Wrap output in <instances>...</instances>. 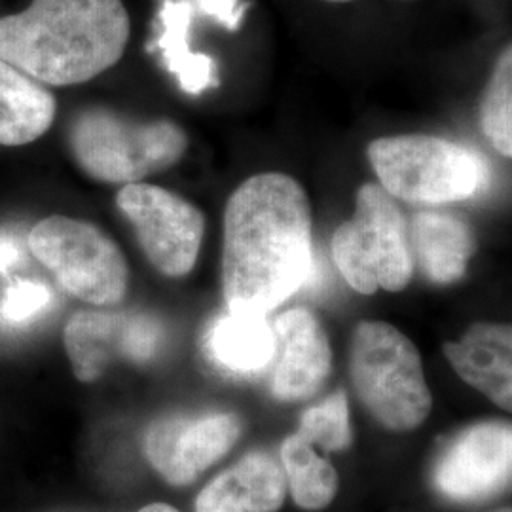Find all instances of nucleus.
I'll return each instance as SVG.
<instances>
[{
	"label": "nucleus",
	"mask_w": 512,
	"mask_h": 512,
	"mask_svg": "<svg viewBox=\"0 0 512 512\" xmlns=\"http://www.w3.org/2000/svg\"><path fill=\"white\" fill-rule=\"evenodd\" d=\"M139 512H179L177 509H173V507H169V505H164V503H154V505H148L145 509H141Z\"/></svg>",
	"instance_id": "nucleus-25"
},
{
	"label": "nucleus",
	"mask_w": 512,
	"mask_h": 512,
	"mask_svg": "<svg viewBox=\"0 0 512 512\" xmlns=\"http://www.w3.org/2000/svg\"><path fill=\"white\" fill-rule=\"evenodd\" d=\"M63 338L74 376L92 384L114 359L150 361L162 344V325L147 313L78 311Z\"/></svg>",
	"instance_id": "nucleus-10"
},
{
	"label": "nucleus",
	"mask_w": 512,
	"mask_h": 512,
	"mask_svg": "<svg viewBox=\"0 0 512 512\" xmlns=\"http://www.w3.org/2000/svg\"><path fill=\"white\" fill-rule=\"evenodd\" d=\"M29 249L74 298L93 306H116L128 293L126 256L90 222L61 215L40 220L29 234Z\"/></svg>",
	"instance_id": "nucleus-7"
},
{
	"label": "nucleus",
	"mask_w": 512,
	"mask_h": 512,
	"mask_svg": "<svg viewBox=\"0 0 512 512\" xmlns=\"http://www.w3.org/2000/svg\"><path fill=\"white\" fill-rule=\"evenodd\" d=\"M287 497L283 467L266 452H251L198 495L196 512H277Z\"/></svg>",
	"instance_id": "nucleus-15"
},
{
	"label": "nucleus",
	"mask_w": 512,
	"mask_h": 512,
	"mask_svg": "<svg viewBox=\"0 0 512 512\" xmlns=\"http://www.w3.org/2000/svg\"><path fill=\"white\" fill-rule=\"evenodd\" d=\"M116 205L158 272L167 277L192 272L205 232V217L196 205L171 190L147 183L124 184Z\"/></svg>",
	"instance_id": "nucleus-8"
},
{
	"label": "nucleus",
	"mask_w": 512,
	"mask_h": 512,
	"mask_svg": "<svg viewBox=\"0 0 512 512\" xmlns=\"http://www.w3.org/2000/svg\"><path fill=\"white\" fill-rule=\"evenodd\" d=\"M327 2H334V4H344V2H353V0H327Z\"/></svg>",
	"instance_id": "nucleus-26"
},
{
	"label": "nucleus",
	"mask_w": 512,
	"mask_h": 512,
	"mask_svg": "<svg viewBox=\"0 0 512 512\" xmlns=\"http://www.w3.org/2000/svg\"><path fill=\"white\" fill-rule=\"evenodd\" d=\"M54 291L35 279H18L0 296V330H25L54 306Z\"/></svg>",
	"instance_id": "nucleus-22"
},
{
	"label": "nucleus",
	"mask_w": 512,
	"mask_h": 512,
	"mask_svg": "<svg viewBox=\"0 0 512 512\" xmlns=\"http://www.w3.org/2000/svg\"><path fill=\"white\" fill-rule=\"evenodd\" d=\"M494 512H511V507H505V509H497Z\"/></svg>",
	"instance_id": "nucleus-27"
},
{
	"label": "nucleus",
	"mask_w": 512,
	"mask_h": 512,
	"mask_svg": "<svg viewBox=\"0 0 512 512\" xmlns=\"http://www.w3.org/2000/svg\"><path fill=\"white\" fill-rule=\"evenodd\" d=\"M205 351L232 374H258L274 361V327L266 315L228 310L207 330Z\"/></svg>",
	"instance_id": "nucleus-16"
},
{
	"label": "nucleus",
	"mask_w": 512,
	"mask_h": 512,
	"mask_svg": "<svg viewBox=\"0 0 512 512\" xmlns=\"http://www.w3.org/2000/svg\"><path fill=\"white\" fill-rule=\"evenodd\" d=\"M129 33L122 0H33L0 18V59L42 84H84L122 59Z\"/></svg>",
	"instance_id": "nucleus-2"
},
{
	"label": "nucleus",
	"mask_w": 512,
	"mask_h": 512,
	"mask_svg": "<svg viewBox=\"0 0 512 512\" xmlns=\"http://www.w3.org/2000/svg\"><path fill=\"white\" fill-rule=\"evenodd\" d=\"M23 262V245L16 232L0 228V275H8Z\"/></svg>",
	"instance_id": "nucleus-24"
},
{
	"label": "nucleus",
	"mask_w": 512,
	"mask_h": 512,
	"mask_svg": "<svg viewBox=\"0 0 512 512\" xmlns=\"http://www.w3.org/2000/svg\"><path fill=\"white\" fill-rule=\"evenodd\" d=\"M222 291L228 310L268 315L311 274V205L285 173L239 184L224 209Z\"/></svg>",
	"instance_id": "nucleus-1"
},
{
	"label": "nucleus",
	"mask_w": 512,
	"mask_h": 512,
	"mask_svg": "<svg viewBox=\"0 0 512 512\" xmlns=\"http://www.w3.org/2000/svg\"><path fill=\"white\" fill-rule=\"evenodd\" d=\"M296 433L313 446H321L327 452L348 450L353 440L348 395L344 391H336L323 403L308 408L302 414Z\"/></svg>",
	"instance_id": "nucleus-21"
},
{
	"label": "nucleus",
	"mask_w": 512,
	"mask_h": 512,
	"mask_svg": "<svg viewBox=\"0 0 512 512\" xmlns=\"http://www.w3.org/2000/svg\"><path fill=\"white\" fill-rule=\"evenodd\" d=\"M162 35L158 38V48L164 55L165 67L169 73L179 78L183 92L190 95L215 88V63L209 55L196 54L190 48L188 31L192 21V4L186 0H164L160 10Z\"/></svg>",
	"instance_id": "nucleus-18"
},
{
	"label": "nucleus",
	"mask_w": 512,
	"mask_h": 512,
	"mask_svg": "<svg viewBox=\"0 0 512 512\" xmlns=\"http://www.w3.org/2000/svg\"><path fill=\"white\" fill-rule=\"evenodd\" d=\"M366 156L393 200L418 207L465 202L488 184V165L478 152L437 135L380 137Z\"/></svg>",
	"instance_id": "nucleus-3"
},
{
	"label": "nucleus",
	"mask_w": 512,
	"mask_h": 512,
	"mask_svg": "<svg viewBox=\"0 0 512 512\" xmlns=\"http://www.w3.org/2000/svg\"><path fill=\"white\" fill-rule=\"evenodd\" d=\"M241 435L230 412L173 414L154 421L145 437L150 465L173 486H186L224 458Z\"/></svg>",
	"instance_id": "nucleus-11"
},
{
	"label": "nucleus",
	"mask_w": 512,
	"mask_h": 512,
	"mask_svg": "<svg viewBox=\"0 0 512 512\" xmlns=\"http://www.w3.org/2000/svg\"><path fill=\"white\" fill-rule=\"evenodd\" d=\"M198 2L207 16L219 19L226 29L230 31L238 29L245 12V6L241 0H198Z\"/></svg>",
	"instance_id": "nucleus-23"
},
{
	"label": "nucleus",
	"mask_w": 512,
	"mask_h": 512,
	"mask_svg": "<svg viewBox=\"0 0 512 512\" xmlns=\"http://www.w3.org/2000/svg\"><path fill=\"white\" fill-rule=\"evenodd\" d=\"M512 50L507 46L495 61L494 73L480 105V126L490 145L505 158L512 156Z\"/></svg>",
	"instance_id": "nucleus-20"
},
{
	"label": "nucleus",
	"mask_w": 512,
	"mask_h": 512,
	"mask_svg": "<svg viewBox=\"0 0 512 512\" xmlns=\"http://www.w3.org/2000/svg\"><path fill=\"white\" fill-rule=\"evenodd\" d=\"M74 160L95 181L141 183L183 158L188 139L171 120H131L110 109L82 110L69 129Z\"/></svg>",
	"instance_id": "nucleus-5"
},
{
	"label": "nucleus",
	"mask_w": 512,
	"mask_h": 512,
	"mask_svg": "<svg viewBox=\"0 0 512 512\" xmlns=\"http://www.w3.org/2000/svg\"><path fill=\"white\" fill-rule=\"evenodd\" d=\"M442 351L463 382L499 408H512V330L501 323H475Z\"/></svg>",
	"instance_id": "nucleus-13"
},
{
	"label": "nucleus",
	"mask_w": 512,
	"mask_h": 512,
	"mask_svg": "<svg viewBox=\"0 0 512 512\" xmlns=\"http://www.w3.org/2000/svg\"><path fill=\"white\" fill-rule=\"evenodd\" d=\"M414 266L437 285L459 281L475 256L473 226L456 213L427 207L408 220Z\"/></svg>",
	"instance_id": "nucleus-14"
},
{
	"label": "nucleus",
	"mask_w": 512,
	"mask_h": 512,
	"mask_svg": "<svg viewBox=\"0 0 512 512\" xmlns=\"http://www.w3.org/2000/svg\"><path fill=\"white\" fill-rule=\"evenodd\" d=\"M275 399L293 403L313 397L327 382L332 368L329 336L313 311L293 308L274 321Z\"/></svg>",
	"instance_id": "nucleus-12"
},
{
	"label": "nucleus",
	"mask_w": 512,
	"mask_h": 512,
	"mask_svg": "<svg viewBox=\"0 0 512 512\" xmlns=\"http://www.w3.org/2000/svg\"><path fill=\"white\" fill-rule=\"evenodd\" d=\"M351 384L372 418L391 431H412L427 420L433 397L420 351L401 330L363 321L349 348Z\"/></svg>",
	"instance_id": "nucleus-4"
},
{
	"label": "nucleus",
	"mask_w": 512,
	"mask_h": 512,
	"mask_svg": "<svg viewBox=\"0 0 512 512\" xmlns=\"http://www.w3.org/2000/svg\"><path fill=\"white\" fill-rule=\"evenodd\" d=\"M281 463L294 503L304 511L329 507L338 492V475L329 459L319 456L313 444L298 433L283 440Z\"/></svg>",
	"instance_id": "nucleus-19"
},
{
	"label": "nucleus",
	"mask_w": 512,
	"mask_h": 512,
	"mask_svg": "<svg viewBox=\"0 0 512 512\" xmlns=\"http://www.w3.org/2000/svg\"><path fill=\"white\" fill-rule=\"evenodd\" d=\"M54 118V95L0 59V145L33 143L50 129Z\"/></svg>",
	"instance_id": "nucleus-17"
},
{
	"label": "nucleus",
	"mask_w": 512,
	"mask_h": 512,
	"mask_svg": "<svg viewBox=\"0 0 512 512\" xmlns=\"http://www.w3.org/2000/svg\"><path fill=\"white\" fill-rule=\"evenodd\" d=\"M330 251L338 272L357 293H399L414 274L408 220L380 184L357 190L355 213L336 228Z\"/></svg>",
	"instance_id": "nucleus-6"
},
{
	"label": "nucleus",
	"mask_w": 512,
	"mask_h": 512,
	"mask_svg": "<svg viewBox=\"0 0 512 512\" xmlns=\"http://www.w3.org/2000/svg\"><path fill=\"white\" fill-rule=\"evenodd\" d=\"M511 459V423L482 421L442 448L433 465V484L452 501H482L509 488Z\"/></svg>",
	"instance_id": "nucleus-9"
}]
</instances>
